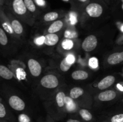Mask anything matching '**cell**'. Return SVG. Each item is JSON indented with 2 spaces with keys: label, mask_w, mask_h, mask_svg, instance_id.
Instances as JSON below:
<instances>
[{
  "label": "cell",
  "mask_w": 123,
  "mask_h": 122,
  "mask_svg": "<svg viewBox=\"0 0 123 122\" xmlns=\"http://www.w3.org/2000/svg\"><path fill=\"white\" fill-rule=\"evenodd\" d=\"M86 11L90 17H98L103 13V7L97 2H91L86 6Z\"/></svg>",
  "instance_id": "obj_1"
},
{
  "label": "cell",
  "mask_w": 123,
  "mask_h": 122,
  "mask_svg": "<svg viewBox=\"0 0 123 122\" xmlns=\"http://www.w3.org/2000/svg\"><path fill=\"white\" fill-rule=\"evenodd\" d=\"M41 84L46 88L54 89L58 85V80L55 75L49 74L42 78L41 80Z\"/></svg>",
  "instance_id": "obj_2"
},
{
  "label": "cell",
  "mask_w": 123,
  "mask_h": 122,
  "mask_svg": "<svg viewBox=\"0 0 123 122\" xmlns=\"http://www.w3.org/2000/svg\"><path fill=\"white\" fill-rule=\"evenodd\" d=\"M97 45V38L96 36L91 35L84 39L82 44V47L85 51H91L96 49Z\"/></svg>",
  "instance_id": "obj_3"
},
{
  "label": "cell",
  "mask_w": 123,
  "mask_h": 122,
  "mask_svg": "<svg viewBox=\"0 0 123 122\" xmlns=\"http://www.w3.org/2000/svg\"><path fill=\"white\" fill-rule=\"evenodd\" d=\"M11 5L13 10L18 15H24L27 11L24 0H12Z\"/></svg>",
  "instance_id": "obj_4"
},
{
  "label": "cell",
  "mask_w": 123,
  "mask_h": 122,
  "mask_svg": "<svg viewBox=\"0 0 123 122\" xmlns=\"http://www.w3.org/2000/svg\"><path fill=\"white\" fill-rule=\"evenodd\" d=\"M8 103L11 107L16 111H22L25 108V102L18 96H12L9 98Z\"/></svg>",
  "instance_id": "obj_5"
},
{
  "label": "cell",
  "mask_w": 123,
  "mask_h": 122,
  "mask_svg": "<svg viewBox=\"0 0 123 122\" xmlns=\"http://www.w3.org/2000/svg\"><path fill=\"white\" fill-rule=\"evenodd\" d=\"M28 65L31 74L33 76H39L42 72V67L38 61L33 59H31L28 62Z\"/></svg>",
  "instance_id": "obj_6"
},
{
  "label": "cell",
  "mask_w": 123,
  "mask_h": 122,
  "mask_svg": "<svg viewBox=\"0 0 123 122\" xmlns=\"http://www.w3.org/2000/svg\"><path fill=\"white\" fill-rule=\"evenodd\" d=\"M115 78L112 75H108L103 79H102L98 84V88L100 90L105 89L108 88L114 83Z\"/></svg>",
  "instance_id": "obj_7"
},
{
  "label": "cell",
  "mask_w": 123,
  "mask_h": 122,
  "mask_svg": "<svg viewBox=\"0 0 123 122\" xmlns=\"http://www.w3.org/2000/svg\"><path fill=\"white\" fill-rule=\"evenodd\" d=\"M123 61V51L112 54L108 57V62L110 65H116Z\"/></svg>",
  "instance_id": "obj_8"
},
{
  "label": "cell",
  "mask_w": 123,
  "mask_h": 122,
  "mask_svg": "<svg viewBox=\"0 0 123 122\" xmlns=\"http://www.w3.org/2000/svg\"><path fill=\"white\" fill-rule=\"evenodd\" d=\"M116 92L114 90H106L101 92L98 94V99L101 101H109L115 99Z\"/></svg>",
  "instance_id": "obj_9"
},
{
  "label": "cell",
  "mask_w": 123,
  "mask_h": 122,
  "mask_svg": "<svg viewBox=\"0 0 123 122\" xmlns=\"http://www.w3.org/2000/svg\"><path fill=\"white\" fill-rule=\"evenodd\" d=\"M59 41L58 36L55 33H49L45 36V39H44V44L46 45L52 46L54 45Z\"/></svg>",
  "instance_id": "obj_10"
},
{
  "label": "cell",
  "mask_w": 123,
  "mask_h": 122,
  "mask_svg": "<svg viewBox=\"0 0 123 122\" xmlns=\"http://www.w3.org/2000/svg\"><path fill=\"white\" fill-rule=\"evenodd\" d=\"M0 77L6 80H10L13 78V73L6 66L0 65Z\"/></svg>",
  "instance_id": "obj_11"
},
{
  "label": "cell",
  "mask_w": 123,
  "mask_h": 122,
  "mask_svg": "<svg viewBox=\"0 0 123 122\" xmlns=\"http://www.w3.org/2000/svg\"><path fill=\"white\" fill-rule=\"evenodd\" d=\"M72 77L76 80H83L87 78L88 74L84 71L78 70L73 72L72 74Z\"/></svg>",
  "instance_id": "obj_12"
},
{
  "label": "cell",
  "mask_w": 123,
  "mask_h": 122,
  "mask_svg": "<svg viewBox=\"0 0 123 122\" xmlns=\"http://www.w3.org/2000/svg\"><path fill=\"white\" fill-rule=\"evenodd\" d=\"M63 26V23L61 20H57L53 23L48 29V32L50 33H55L62 28Z\"/></svg>",
  "instance_id": "obj_13"
},
{
  "label": "cell",
  "mask_w": 123,
  "mask_h": 122,
  "mask_svg": "<svg viewBox=\"0 0 123 122\" xmlns=\"http://www.w3.org/2000/svg\"><path fill=\"white\" fill-rule=\"evenodd\" d=\"M83 93H84L83 89L76 87L71 89L70 92V96L72 99H77L79 96L82 95Z\"/></svg>",
  "instance_id": "obj_14"
},
{
  "label": "cell",
  "mask_w": 123,
  "mask_h": 122,
  "mask_svg": "<svg viewBox=\"0 0 123 122\" xmlns=\"http://www.w3.org/2000/svg\"><path fill=\"white\" fill-rule=\"evenodd\" d=\"M13 29L14 32L17 34H20L23 32V27L21 23L17 20H12L11 22Z\"/></svg>",
  "instance_id": "obj_15"
},
{
  "label": "cell",
  "mask_w": 123,
  "mask_h": 122,
  "mask_svg": "<svg viewBox=\"0 0 123 122\" xmlns=\"http://www.w3.org/2000/svg\"><path fill=\"white\" fill-rule=\"evenodd\" d=\"M65 105L66 106V108L70 111H73L76 109V104L71 97L70 98L68 96L66 97V98H65Z\"/></svg>",
  "instance_id": "obj_16"
},
{
  "label": "cell",
  "mask_w": 123,
  "mask_h": 122,
  "mask_svg": "<svg viewBox=\"0 0 123 122\" xmlns=\"http://www.w3.org/2000/svg\"><path fill=\"white\" fill-rule=\"evenodd\" d=\"M66 95L64 93L62 92H60L56 94V100L57 102L58 105L60 107H62L65 105V98H66Z\"/></svg>",
  "instance_id": "obj_17"
},
{
  "label": "cell",
  "mask_w": 123,
  "mask_h": 122,
  "mask_svg": "<svg viewBox=\"0 0 123 122\" xmlns=\"http://www.w3.org/2000/svg\"><path fill=\"white\" fill-rule=\"evenodd\" d=\"M58 17V13L55 11L49 12V13H46L44 16V20L46 22H50L55 20Z\"/></svg>",
  "instance_id": "obj_18"
},
{
  "label": "cell",
  "mask_w": 123,
  "mask_h": 122,
  "mask_svg": "<svg viewBox=\"0 0 123 122\" xmlns=\"http://www.w3.org/2000/svg\"><path fill=\"white\" fill-rule=\"evenodd\" d=\"M79 114L82 118L86 121H90L92 118V114L88 110L85 109H82L79 111Z\"/></svg>",
  "instance_id": "obj_19"
},
{
  "label": "cell",
  "mask_w": 123,
  "mask_h": 122,
  "mask_svg": "<svg viewBox=\"0 0 123 122\" xmlns=\"http://www.w3.org/2000/svg\"><path fill=\"white\" fill-rule=\"evenodd\" d=\"M8 43V38L6 33V31L0 28V44L6 45Z\"/></svg>",
  "instance_id": "obj_20"
},
{
  "label": "cell",
  "mask_w": 123,
  "mask_h": 122,
  "mask_svg": "<svg viewBox=\"0 0 123 122\" xmlns=\"http://www.w3.org/2000/svg\"><path fill=\"white\" fill-rule=\"evenodd\" d=\"M2 26L3 29L6 31L7 33H10V34H13L14 33V31L13 29L12 25L9 22L7 21H4L2 22Z\"/></svg>",
  "instance_id": "obj_21"
},
{
  "label": "cell",
  "mask_w": 123,
  "mask_h": 122,
  "mask_svg": "<svg viewBox=\"0 0 123 122\" xmlns=\"http://www.w3.org/2000/svg\"><path fill=\"white\" fill-rule=\"evenodd\" d=\"M27 10L31 12H34L36 10V5L33 0H24Z\"/></svg>",
  "instance_id": "obj_22"
},
{
  "label": "cell",
  "mask_w": 123,
  "mask_h": 122,
  "mask_svg": "<svg viewBox=\"0 0 123 122\" xmlns=\"http://www.w3.org/2000/svg\"><path fill=\"white\" fill-rule=\"evenodd\" d=\"M62 47L65 50H70L73 47V43L71 39H65L62 42Z\"/></svg>",
  "instance_id": "obj_23"
},
{
  "label": "cell",
  "mask_w": 123,
  "mask_h": 122,
  "mask_svg": "<svg viewBox=\"0 0 123 122\" xmlns=\"http://www.w3.org/2000/svg\"><path fill=\"white\" fill-rule=\"evenodd\" d=\"M78 36V33L74 31L67 30L64 32V37L66 39H72V38H77Z\"/></svg>",
  "instance_id": "obj_24"
},
{
  "label": "cell",
  "mask_w": 123,
  "mask_h": 122,
  "mask_svg": "<svg viewBox=\"0 0 123 122\" xmlns=\"http://www.w3.org/2000/svg\"><path fill=\"white\" fill-rule=\"evenodd\" d=\"M26 74L24 69L23 68H19L17 69L16 70V76L17 78L19 79V80H25L26 78Z\"/></svg>",
  "instance_id": "obj_25"
},
{
  "label": "cell",
  "mask_w": 123,
  "mask_h": 122,
  "mask_svg": "<svg viewBox=\"0 0 123 122\" xmlns=\"http://www.w3.org/2000/svg\"><path fill=\"white\" fill-rule=\"evenodd\" d=\"M72 65L68 63L67 61H66V58L64 59L62 61H61V63H60V69L64 72H66L70 68Z\"/></svg>",
  "instance_id": "obj_26"
},
{
  "label": "cell",
  "mask_w": 123,
  "mask_h": 122,
  "mask_svg": "<svg viewBox=\"0 0 123 122\" xmlns=\"http://www.w3.org/2000/svg\"><path fill=\"white\" fill-rule=\"evenodd\" d=\"M89 65L92 69H96L98 67V59L96 57H91L89 61Z\"/></svg>",
  "instance_id": "obj_27"
},
{
  "label": "cell",
  "mask_w": 123,
  "mask_h": 122,
  "mask_svg": "<svg viewBox=\"0 0 123 122\" xmlns=\"http://www.w3.org/2000/svg\"><path fill=\"white\" fill-rule=\"evenodd\" d=\"M111 122H123V114L115 115L111 118Z\"/></svg>",
  "instance_id": "obj_28"
},
{
  "label": "cell",
  "mask_w": 123,
  "mask_h": 122,
  "mask_svg": "<svg viewBox=\"0 0 123 122\" xmlns=\"http://www.w3.org/2000/svg\"><path fill=\"white\" fill-rule=\"evenodd\" d=\"M69 20L70 21V23L72 25H75L78 22L76 14L75 13H73V12H72V13H70Z\"/></svg>",
  "instance_id": "obj_29"
},
{
  "label": "cell",
  "mask_w": 123,
  "mask_h": 122,
  "mask_svg": "<svg viewBox=\"0 0 123 122\" xmlns=\"http://www.w3.org/2000/svg\"><path fill=\"white\" fill-rule=\"evenodd\" d=\"M19 122H30V118L27 115L22 114L19 115V118H18Z\"/></svg>",
  "instance_id": "obj_30"
},
{
  "label": "cell",
  "mask_w": 123,
  "mask_h": 122,
  "mask_svg": "<svg viewBox=\"0 0 123 122\" xmlns=\"http://www.w3.org/2000/svg\"><path fill=\"white\" fill-rule=\"evenodd\" d=\"M6 115V111L4 106L0 102V118H4Z\"/></svg>",
  "instance_id": "obj_31"
},
{
  "label": "cell",
  "mask_w": 123,
  "mask_h": 122,
  "mask_svg": "<svg viewBox=\"0 0 123 122\" xmlns=\"http://www.w3.org/2000/svg\"><path fill=\"white\" fill-rule=\"evenodd\" d=\"M44 39H45V37L44 36H41L38 38H36L35 39V43L37 45H42L43 43H44Z\"/></svg>",
  "instance_id": "obj_32"
},
{
  "label": "cell",
  "mask_w": 123,
  "mask_h": 122,
  "mask_svg": "<svg viewBox=\"0 0 123 122\" xmlns=\"http://www.w3.org/2000/svg\"><path fill=\"white\" fill-rule=\"evenodd\" d=\"M66 59L68 63L72 65L74 63V61H75V57H74V56L73 55L70 54V55H67V57H66Z\"/></svg>",
  "instance_id": "obj_33"
},
{
  "label": "cell",
  "mask_w": 123,
  "mask_h": 122,
  "mask_svg": "<svg viewBox=\"0 0 123 122\" xmlns=\"http://www.w3.org/2000/svg\"><path fill=\"white\" fill-rule=\"evenodd\" d=\"M36 4L39 6H44L46 4V2L44 0H36Z\"/></svg>",
  "instance_id": "obj_34"
},
{
  "label": "cell",
  "mask_w": 123,
  "mask_h": 122,
  "mask_svg": "<svg viewBox=\"0 0 123 122\" xmlns=\"http://www.w3.org/2000/svg\"><path fill=\"white\" fill-rule=\"evenodd\" d=\"M67 122H80L79 121L77 120H74V119H69L67 120Z\"/></svg>",
  "instance_id": "obj_35"
},
{
  "label": "cell",
  "mask_w": 123,
  "mask_h": 122,
  "mask_svg": "<svg viewBox=\"0 0 123 122\" xmlns=\"http://www.w3.org/2000/svg\"><path fill=\"white\" fill-rule=\"evenodd\" d=\"M117 87L120 90L123 91V87L122 86H121V84H117Z\"/></svg>",
  "instance_id": "obj_36"
},
{
  "label": "cell",
  "mask_w": 123,
  "mask_h": 122,
  "mask_svg": "<svg viewBox=\"0 0 123 122\" xmlns=\"http://www.w3.org/2000/svg\"><path fill=\"white\" fill-rule=\"evenodd\" d=\"M78 1H80V2H87L88 0H78Z\"/></svg>",
  "instance_id": "obj_37"
},
{
  "label": "cell",
  "mask_w": 123,
  "mask_h": 122,
  "mask_svg": "<svg viewBox=\"0 0 123 122\" xmlns=\"http://www.w3.org/2000/svg\"><path fill=\"white\" fill-rule=\"evenodd\" d=\"M4 1V0H0V6L2 4V1Z\"/></svg>",
  "instance_id": "obj_38"
},
{
  "label": "cell",
  "mask_w": 123,
  "mask_h": 122,
  "mask_svg": "<svg viewBox=\"0 0 123 122\" xmlns=\"http://www.w3.org/2000/svg\"><path fill=\"white\" fill-rule=\"evenodd\" d=\"M62 1H64V2H68V1H69L70 0H62Z\"/></svg>",
  "instance_id": "obj_39"
},
{
  "label": "cell",
  "mask_w": 123,
  "mask_h": 122,
  "mask_svg": "<svg viewBox=\"0 0 123 122\" xmlns=\"http://www.w3.org/2000/svg\"><path fill=\"white\" fill-rule=\"evenodd\" d=\"M121 31H123V25H122V26L121 27Z\"/></svg>",
  "instance_id": "obj_40"
},
{
  "label": "cell",
  "mask_w": 123,
  "mask_h": 122,
  "mask_svg": "<svg viewBox=\"0 0 123 122\" xmlns=\"http://www.w3.org/2000/svg\"><path fill=\"white\" fill-rule=\"evenodd\" d=\"M121 2L123 4V0H121Z\"/></svg>",
  "instance_id": "obj_41"
},
{
  "label": "cell",
  "mask_w": 123,
  "mask_h": 122,
  "mask_svg": "<svg viewBox=\"0 0 123 122\" xmlns=\"http://www.w3.org/2000/svg\"></svg>",
  "instance_id": "obj_42"
}]
</instances>
